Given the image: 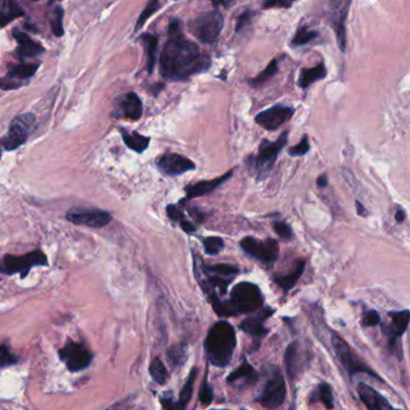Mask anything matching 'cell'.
<instances>
[{"label":"cell","mask_w":410,"mask_h":410,"mask_svg":"<svg viewBox=\"0 0 410 410\" xmlns=\"http://www.w3.org/2000/svg\"><path fill=\"white\" fill-rule=\"evenodd\" d=\"M209 55L199 50L198 46L186 39L179 19H173L168 26V40L163 46L160 58V73L163 78L173 82L204 73L210 68Z\"/></svg>","instance_id":"1"},{"label":"cell","mask_w":410,"mask_h":410,"mask_svg":"<svg viewBox=\"0 0 410 410\" xmlns=\"http://www.w3.org/2000/svg\"><path fill=\"white\" fill-rule=\"evenodd\" d=\"M205 355L212 365L225 368L230 365L236 348V332L227 321H217L207 332L205 343Z\"/></svg>","instance_id":"2"},{"label":"cell","mask_w":410,"mask_h":410,"mask_svg":"<svg viewBox=\"0 0 410 410\" xmlns=\"http://www.w3.org/2000/svg\"><path fill=\"white\" fill-rule=\"evenodd\" d=\"M288 141V132H284L276 141L263 140L258 150L257 155H250L245 160L248 170L258 178L264 177L275 165L276 159Z\"/></svg>","instance_id":"3"},{"label":"cell","mask_w":410,"mask_h":410,"mask_svg":"<svg viewBox=\"0 0 410 410\" xmlns=\"http://www.w3.org/2000/svg\"><path fill=\"white\" fill-rule=\"evenodd\" d=\"M37 128V119L32 114L16 116L10 124L9 132L4 137H0V159L4 152L16 151L22 147L34 130Z\"/></svg>","instance_id":"4"},{"label":"cell","mask_w":410,"mask_h":410,"mask_svg":"<svg viewBox=\"0 0 410 410\" xmlns=\"http://www.w3.org/2000/svg\"><path fill=\"white\" fill-rule=\"evenodd\" d=\"M223 16L220 10L214 9L199 15L189 22V32L203 44H214L216 42L223 28Z\"/></svg>","instance_id":"5"},{"label":"cell","mask_w":410,"mask_h":410,"mask_svg":"<svg viewBox=\"0 0 410 410\" xmlns=\"http://www.w3.org/2000/svg\"><path fill=\"white\" fill-rule=\"evenodd\" d=\"M230 303L236 313H253L264 305L263 292L257 284L251 282L238 283L230 292Z\"/></svg>","instance_id":"6"},{"label":"cell","mask_w":410,"mask_h":410,"mask_svg":"<svg viewBox=\"0 0 410 410\" xmlns=\"http://www.w3.org/2000/svg\"><path fill=\"white\" fill-rule=\"evenodd\" d=\"M47 265H48V259L45 253L40 249H37L24 256H10V254L5 256L1 265V272L9 276L19 274L22 278H26L32 267L47 266Z\"/></svg>","instance_id":"7"},{"label":"cell","mask_w":410,"mask_h":410,"mask_svg":"<svg viewBox=\"0 0 410 410\" xmlns=\"http://www.w3.org/2000/svg\"><path fill=\"white\" fill-rule=\"evenodd\" d=\"M287 396V386L280 369L275 367L271 371L264 389L256 401L266 409H277L282 406Z\"/></svg>","instance_id":"8"},{"label":"cell","mask_w":410,"mask_h":410,"mask_svg":"<svg viewBox=\"0 0 410 410\" xmlns=\"http://www.w3.org/2000/svg\"><path fill=\"white\" fill-rule=\"evenodd\" d=\"M331 343H333V346H334L335 353L337 355L338 360H339L341 365L343 366V368L347 371L351 377L357 373H366L370 374L374 378L380 380V377H379L378 374L375 373L374 371H372L370 367H367L365 364H362L356 357L355 354H353L351 346H348V343L343 338L339 337L336 333H333L331 335Z\"/></svg>","instance_id":"9"},{"label":"cell","mask_w":410,"mask_h":410,"mask_svg":"<svg viewBox=\"0 0 410 410\" xmlns=\"http://www.w3.org/2000/svg\"><path fill=\"white\" fill-rule=\"evenodd\" d=\"M388 325H384V332L386 335L389 341V349L393 355L398 359L402 357L401 337L406 332L407 328L410 323L409 310L401 312H390L389 313Z\"/></svg>","instance_id":"10"},{"label":"cell","mask_w":410,"mask_h":410,"mask_svg":"<svg viewBox=\"0 0 410 410\" xmlns=\"http://www.w3.org/2000/svg\"><path fill=\"white\" fill-rule=\"evenodd\" d=\"M240 247L246 254L265 264L274 262L280 254V246L277 241L272 238L259 241L257 238L248 236L240 241Z\"/></svg>","instance_id":"11"},{"label":"cell","mask_w":410,"mask_h":410,"mask_svg":"<svg viewBox=\"0 0 410 410\" xmlns=\"http://www.w3.org/2000/svg\"><path fill=\"white\" fill-rule=\"evenodd\" d=\"M59 357L70 372H81L88 368L93 361L91 350L80 343L68 342L59 350Z\"/></svg>","instance_id":"12"},{"label":"cell","mask_w":410,"mask_h":410,"mask_svg":"<svg viewBox=\"0 0 410 410\" xmlns=\"http://www.w3.org/2000/svg\"><path fill=\"white\" fill-rule=\"evenodd\" d=\"M66 219L75 225L101 229L112 222V215L107 211L99 210V208L77 207L68 211Z\"/></svg>","instance_id":"13"},{"label":"cell","mask_w":410,"mask_h":410,"mask_svg":"<svg viewBox=\"0 0 410 410\" xmlns=\"http://www.w3.org/2000/svg\"><path fill=\"white\" fill-rule=\"evenodd\" d=\"M40 63H24L21 62L19 64H11L9 71L4 78H0V89L3 91H14L21 87L26 86L29 80L37 73Z\"/></svg>","instance_id":"14"},{"label":"cell","mask_w":410,"mask_h":410,"mask_svg":"<svg viewBox=\"0 0 410 410\" xmlns=\"http://www.w3.org/2000/svg\"><path fill=\"white\" fill-rule=\"evenodd\" d=\"M294 109L290 106L275 105L264 109L256 116V123L266 130H275L287 123L293 117Z\"/></svg>","instance_id":"15"},{"label":"cell","mask_w":410,"mask_h":410,"mask_svg":"<svg viewBox=\"0 0 410 410\" xmlns=\"http://www.w3.org/2000/svg\"><path fill=\"white\" fill-rule=\"evenodd\" d=\"M156 166L166 176H179L196 169L194 161L176 153H166L158 157L156 159Z\"/></svg>","instance_id":"16"},{"label":"cell","mask_w":410,"mask_h":410,"mask_svg":"<svg viewBox=\"0 0 410 410\" xmlns=\"http://www.w3.org/2000/svg\"><path fill=\"white\" fill-rule=\"evenodd\" d=\"M351 1H336L333 6V11L330 15L331 24L334 27L336 37H337V44L342 52L346 51L347 47V30H346V22H347L348 11L351 6Z\"/></svg>","instance_id":"17"},{"label":"cell","mask_w":410,"mask_h":410,"mask_svg":"<svg viewBox=\"0 0 410 410\" xmlns=\"http://www.w3.org/2000/svg\"><path fill=\"white\" fill-rule=\"evenodd\" d=\"M143 114V104L140 96L133 91L127 93L118 99L117 105L114 106L113 117H125L127 119L137 121Z\"/></svg>","instance_id":"18"},{"label":"cell","mask_w":410,"mask_h":410,"mask_svg":"<svg viewBox=\"0 0 410 410\" xmlns=\"http://www.w3.org/2000/svg\"><path fill=\"white\" fill-rule=\"evenodd\" d=\"M305 364H306V356L302 350L300 343H290L286 350V354H284V365H286L289 378L292 380H297L301 373Z\"/></svg>","instance_id":"19"},{"label":"cell","mask_w":410,"mask_h":410,"mask_svg":"<svg viewBox=\"0 0 410 410\" xmlns=\"http://www.w3.org/2000/svg\"><path fill=\"white\" fill-rule=\"evenodd\" d=\"M15 40L19 44V48L16 51L15 55L23 60L26 58L37 57L45 52V47L41 45L40 42L32 40V37L28 35L27 33L19 30V28H15L12 30Z\"/></svg>","instance_id":"20"},{"label":"cell","mask_w":410,"mask_h":410,"mask_svg":"<svg viewBox=\"0 0 410 410\" xmlns=\"http://www.w3.org/2000/svg\"><path fill=\"white\" fill-rule=\"evenodd\" d=\"M357 393L367 410H393L388 400L367 384H359Z\"/></svg>","instance_id":"21"},{"label":"cell","mask_w":410,"mask_h":410,"mask_svg":"<svg viewBox=\"0 0 410 410\" xmlns=\"http://www.w3.org/2000/svg\"><path fill=\"white\" fill-rule=\"evenodd\" d=\"M274 312L275 310H271V308H264L248 319L243 320L240 325V328L243 330V332L248 333L252 337H263L268 333V330L264 328V323H265V320L270 318L271 315L274 314Z\"/></svg>","instance_id":"22"},{"label":"cell","mask_w":410,"mask_h":410,"mask_svg":"<svg viewBox=\"0 0 410 410\" xmlns=\"http://www.w3.org/2000/svg\"><path fill=\"white\" fill-rule=\"evenodd\" d=\"M232 176H233V171H230L221 177L215 178L212 181H202V182L189 184L185 188L186 200H192L194 197H199V196L209 195L225 181H228Z\"/></svg>","instance_id":"23"},{"label":"cell","mask_w":410,"mask_h":410,"mask_svg":"<svg viewBox=\"0 0 410 410\" xmlns=\"http://www.w3.org/2000/svg\"><path fill=\"white\" fill-rule=\"evenodd\" d=\"M305 267H306V261L304 259L298 260L294 265L293 269H290L288 274H277V276H275L274 280L283 292H289L298 283L299 279L304 274V271H305Z\"/></svg>","instance_id":"24"},{"label":"cell","mask_w":410,"mask_h":410,"mask_svg":"<svg viewBox=\"0 0 410 410\" xmlns=\"http://www.w3.org/2000/svg\"><path fill=\"white\" fill-rule=\"evenodd\" d=\"M120 134H122V141L127 145V148H130L131 151L142 154L148 150L150 137L140 135V132H129L124 128L120 129Z\"/></svg>","instance_id":"25"},{"label":"cell","mask_w":410,"mask_h":410,"mask_svg":"<svg viewBox=\"0 0 410 410\" xmlns=\"http://www.w3.org/2000/svg\"><path fill=\"white\" fill-rule=\"evenodd\" d=\"M258 380L257 372L254 371L252 366L248 364V362H243L241 365L235 369L234 372L228 375L227 382L230 384L233 383H243V385H251L254 384Z\"/></svg>","instance_id":"26"},{"label":"cell","mask_w":410,"mask_h":410,"mask_svg":"<svg viewBox=\"0 0 410 410\" xmlns=\"http://www.w3.org/2000/svg\"><path fill=\"white\" fill-rule=\"evenodd\" d=\"M140 42L143 44L145 53V70L148 73H153L155 64H156V50H158V37H155L153 34L145 33L140 37Z\"/></svg>","instance_id":"27"},{"label":"cell","mask_w":410,"mask_h":410,"mask_svg":"<svg viewBox=\"0 0 410 410\" xmlns=\"http://www.w3.org/2000/svg\"><path fill=\"white\" fill-rule=\"evenodd\" d=\"M325 76H326V68L323 62H320L319 64L316 65L315 68L302 69L299 78V87L306 89L317 81L325 78Z\"/></svg>","instance_id":"28"},{"label":"cell","mask_w":410,"mask_h":410,"mask_svg":"<svg viewBox=\"0 0 410 410\" xmlns=\"http://www.w3.org/2000/svg\"><path fill=\"white\" fill-rule=\"evenodd\" d=\"M198 369L192 368L189 373V377L186 379L184 386L181 389L180 395H179V400L176 401V410H186L189 406V401L192 398V393H194V382L197 378V372Z\"/></svg>","instance_id":"29"},{"label":"cell","mask_w":410,"mask_h":410,"mask_svg":"<svg viewBox=\"0 0 410 410\" xmlns=\"http://www.w3.org/2000/svg\"><path fill=\"white\" fill-rule=\"evenodd\" d=\"M24 16V10L16 1H5L0 9V28H4L15 19Z\"/></svg>","instance_id":"30"},{"label":"cell","mask_w":410,"mask_h":410,"mask_svg":"<svg viewBox=\"0 0 410 410\" xmlns=\"http://www.w3.org/2000/svg\"><path fill=\"white\" fill-rule=\"evenodd\" d=\"M149 374L150 377L153 379V382H156L160 385H165L169 378L166 366L163 364V361L158 357L151 361L149 366Z\"/></svg>","instance_id":"31"},{"label":"cell","mask_w":410,"mask_h":410,"mask_svg":"<svg viewBox=\"0 0 410 410\" xmlns=\"http://www.w3.org/2000/svg\"><path fill=\"white\" fill-rule=\"evenodd\" d=\"M277 71H279V60H272L269 63V65L258 75L257 78L251 80L250 83H251V86L252 87L261 86L263 83H265L266 81H269L270 78H274L276 73H277Z\"/></svg>","instance_id":"32"},{"label":"cell","mask_w":410,"mask_h":410,"mask_svg":"<svg viewBox=\"0 0 410 410\" xmlns=\"http://www.w3.org/2000/svg\"><path fill=\"white\" fill-rule=\"evenodd\" d=\"M64 9L60 5H55V9L52 10L50 14V27L52 33L57 37H62L64 35Z\"/></svg>","instance_id":"33"},{"label":"cell","mask_w":410,"mask_h":410,"mask_svg":"<svg viewBox=\"0 0 410 410\" xmlns=\"http://www.w3.org/2000/svg\"><path fill=\"white\" fill-rule=\"evenodd\" d=\"M204 269L209 274L227 277V278H233L235 274H238V272H239L238 267L228 264H217L212 265V266H205L204 265Z\"/></svg>","instance_id":"34"},{"label":"cell","mask_w":410,"mask_h":410,"mask_svg":"<svg viewBox=\"0 0 410 410\" xmlns=\"http://www.w3.org/2000/svg\"><path fill=\"white\" fill-rule=\"evenodd\" d=\"M316 397L318 401L324 404L326 409H334V395H333V389H331L329 384H320L318 389H317Z\"/></svg>","instance_id":"35"},{"label":"cell","mask_w":410,"mask_h":410,"mask_svg":"<svg viewBox=\"0 0 410 410\" xmlns=\"http://www.w3.org/2000/svg\"><path fill=\"white\" fill-rule=\"evenodd\" d=\"M318 37V33L315 30H310L306 27L299 28L295 35H294L293 40H292V46L298 47V46H304L315 40Z\"/></svg>","instance_id":"36"},{"label":"cell","mask_w":410,"mask_h":410,"mask_svg":"<svg viewBox=\"0 0 410 410\" xmlns=\"http://www.w3.org/2000/svg\"><path fill=\"white\" fill-rule=\"evenodd\" d=\"M161 8V3H158L156 0H153V1H150L149 4L145 6V9L142 11V14L140 15V17L137 19V23H136L135 27V33L138 32L140 28L145 26V22L148 21V19H150L151 16H153L158 9Z\"/></svg>","instance_id":"37"},{"label":"cell","mask_w":410,"mask_h":410,"mask_svg":"<svg viewBox=\"0 0 410 410\" xmlns=\"http://www.w3.org/2000/svg\"><path fill=\"white\" fill-rule=\"evenodd\" d=\"M204 249L209 256H216L225 247V242L221 238H207L203 240Z\"/></svg>","instance_id":"38"},{"label":"cell","mask_w":410,"mask_h":410,"mask_svg":"<svg viewBox=\"0 0 410 410\" xmlns=\"http://www.w3.org/2000/svg\"><path fill=\"white\" fill-rule=\"evenodd\" d=\"M19 362L17 356H15L10 348L8 346H0V367L5 368V367H10V366L16 365Z\"/></svg>","instance_id":"39"},{"label":"cell","mask_w":410,"mask_h":410,"mask_svg":"<svg viewBox=\"0 0 410 410\" xmlns=\"http://www.w3.org/2000/svg\"><path fill=\"white\" fill-rule=\"evenodd\" d=\"M199 400L202 402L204 406H209L214 400V391H212V385L209 384L207 378H204L203 384L201 386V391H199Z\"/></svg>","instance_id":"40"},{"label":"cell","mask_w":410,"mask_h":410,"mask_svg":"<svg viewBox=\"0 0 410 410\" xmlns=\"http://www.w3.org/2000/svg\"><path fill=\"white\" fill-rule=\"evenodd\" d=\"M168 357H169L171 365H181L185 359V349L181 346H176L168 353Z\"/></svg>","instance_id":"41"},{"label":"cell","mask_w":410,"mask_h":410,"mask_svg":"<svg viewBox=\"0 0 410 410\" xmlns=\"http://www.w3.org/2000/svg\"><path fill=\"white\" fill-rule=\"evenodd\" d=\"M310 151V142H308V137H302L301 141L299 142L297 146L292 147L289 150V155L290 157H301V155L306 154L307 152Z\"/></svg>","instance_id":"42"},{"label":"cell","mask_w":410,"mask_h":410,"mask_svg":"<svg viewBox=\"0 0 410 410\" xmlns=\"http://www.w3.org/2000/svg\"><path fill=\"white\" fill-rule=\"evenodd\" d=\"M274 230L283 240H290V238H293L292 228L289 226L288 224L284 223V222H275L274 223Z\"/></svg>","instance_id":"43"},{"label":"cell","mask_w":410,"mask_h":410,"mask_svg":"<svg viewBox=\"0 0 410 410\" xmlns=\"http://www.w3.org/2000/svg\"><path fill=\"white\" fill-rule=\"evenodd\" d=\"M379 323H380V315L375 310H369L362 317V326L364 328L377 326Z\"/></svg>","instance_id":"44"},{"label":"cell","mask_w":410,"mask_h":410,"mask_svg":"<svg viewBox=\"0 0 410 410\" xmlns=\"http://www.w3.org/2000/svg\"><path fill=\"white\" fill-rule=\"evenodd\" d=\"M166 213H167L168 218L171 219L176 223L180 224L186 219L185 215L176 205H168L166 207Z\"/></svg>","instance_id":"45"},{"label":"cell","mask_w":410,"mask_h":410,"mask_svg":"<svg viewBox=\"0 0 410 410\" xmlns=\"http://www.w3.org/2000/svg\"><path fill=\"white\" fill-rule=\"evenodd\" d=\"M252 15V11H251V10H248V11H245V12L240 15L239 19L236 21V26H235V32L239 33L240 30H241V29L251 21Z\"/></svg>","instance_id":"46"},{"label":"cell","mask_w":410,"mask_h":410,"mask_svg":"<svg viewBox=\"0 0 410 410\" xmlns=\"http://www.w3.org/2000/svg\"><path fill=\"white\" fill-rule=\"evenodd\" d=\"M292 6V3L290 1H268L264 4V8L268 9V8H286V9H288Z\"/></svg>","instance_id":"47"},{"label":"cell","mask_w":410,"mask_h":410,"mask_svg":"<svg viewBox=\"0 0 410 410\" xmlns=\"http://www.w3.org/2000/svg\"><path fill=\"white\" fill-rule=\"evenodd\" d=\"M180 228L183 229L184 233H189V235L196 233V226L191 222H189L187 219H185L184 222H181Z\"/></svg>","instance_id":"48"},{"label":"cell","mask_w":410,"mask_h":410,"mask_svg":"<svg viewBox=\"0 0 410 410\" xmlns=\"http://www.w3.org/2000/svg\"><path fill=\"white\" fill-rule=\"evenodd\" d=\"M356 210H357V215H361V217H367L369 215V212L362 206L360 201H356Z\"/></svg>","instance_id":"49"},{"label":"cell","mask_w":410,"mask_h":410,"mask_svg":"<svg viewBox=\"0 0 410 410\" xmlns=\"http://www.w3.org/2000/svg\"><path fill=\"white\" fill-rule=\"evenodd\" d=\"M328 183H329V179H328V176H326V175H322V176H319L318 179H317V184H318V187L319 188L326 187Z\"/></svg>","instance_id":"50"},{"label":"cell","mask_w":410,"mask_h":410,"mask_svg":"<svg viewBox=\"0 0 410 410\" xmlns=\"http://www.w3.org/2000/svg\"><path fill=\"white\" fill-rule=\"evenodd\" d=\"M395 218H396V220L398 222V223H403V222H404V219H406V212H404L403 210H401V208H398V211L396 212V215H395Z\"/></svg>","instance_id":"51"},{"label":"cell","mask_w":410,"mask_h":410,"mask_svg":"<svg viewBox=\"0 0 410 410\" xmlns=\"http://www.w3.org/2000/svg\"><path fill=\"white\" fill-rule=\"evenodd\" d=\"M214 410H228V409H214Z\"/></svg>","instance_id":"52"},{"label":"cell","mask_w":410,"mask_h":410,"mask_svg":"<svg viewBox=\"0 0 410 410\" xmlns=\"http://www.w3.org/2000/svg\"><path fill=\"white\" fill-rule=\"evenodd\" d=\"M0 272H1V266H0Z\"/></svg>","instance_id":"53"},{"label":"cell","mask_w":410,"mask_h":410,"mask_svg":"<svg viewBox=\"0 0 410 410\" xmlns=\"http://www.w3.org/2000/svg\"><path fill=\"white\" fill-rule=\"evenodd\" d=\"M396 410H401V409H396Z\"/></svg>","instance_id":"54"},{"label":"cell","mask_w":410,"mask_h":410,"mask_svg":"<svg viewBox=\"0 0 410 410\" xmlns=\"http://www.w3.org/2000/svg\"><path fill=\"white\" fill-rule=\"evenodd\" d=\"M241 410H243V409H241Z\"/></svg>","instance_id":"55"}]
</instances>
